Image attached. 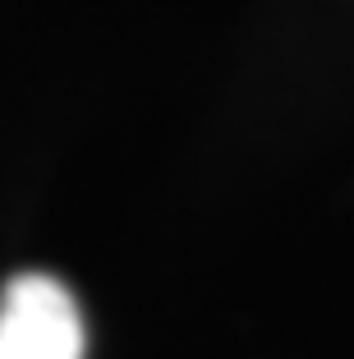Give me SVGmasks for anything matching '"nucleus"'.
Returning a JSON list of instances; mask_svg holds the SVG:
<instances>
[{"instance_id":"1","label":"nucleus","mask_w":354,"mask_h":359,"mask_svg":"<svg viewBox=\"0 0 354 359\" xmlns=\"http://www.w3.org/2000/svg\"><path fill=\"white\" fill-rule=\"evenodd\" d=\"M0 359H83V318L55 276L28 272L0 290Z\"/></svg>"}]
</instances>
